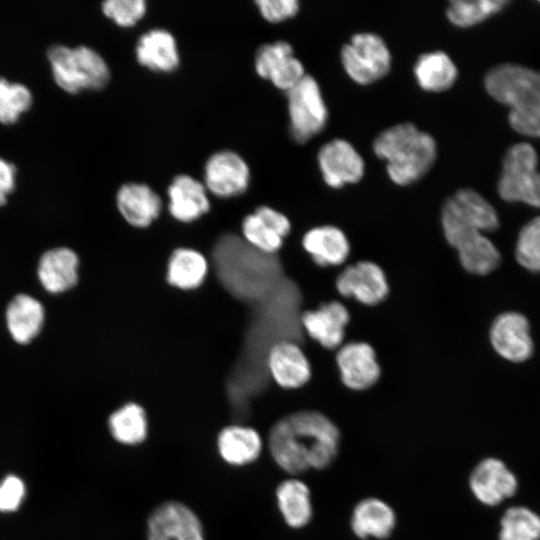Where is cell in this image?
Returning <instances> with one entry per match:
<instances>
[{
    "label": "cell",
    "mask_w": 540,
    "mask_h": 540,
    "mask_svg": "<svg viewBox=\"0 0 540 540\" xmlns=\"http://www.w3.org/2000/svg\"><path fill=\"white\" fill-rule=\"evenodd\" d=\"M484 85L491 97L510 108L508 121L513 130L540 138V71L501 64L486 73Z\"/></svg>",
    "instance_id": "2"
},
{
    "label": "cell",
    "mask_w": 540,
    "mask_h": 540,
    "mask_svg": "<svg viewBox=\"0 0 540 540\" xmlns=\"http://www.w3.org/2000/svg\"><path fill=\"white\" fill-rule=\"evenodd\" d=\"M112 437L128 446L145 441L148 434V420L145 409L136 402H127L116 409L108 419Z\"/></svg>",
    "instance_id": "30"
},
{
    "label": "cell",
    "mask_w": 540,
    "mask_h": 540,
    "mask_svg": "<svg viewBox=\"0 0 540 540\" xmlns=\"http://www.w3.org/2000/svg\"><path fill=\"white\" fill-rule=\"evenodd\" d=\"M137 62L152 72L171 73L180 64V54L174 35L163 28L143 33L135 46Z\"/></svg>",
    "instance_id": "20"
},
{
    "label": "cell",
    "mask_w": 540,
    "mask_h": 540,
    "mask_svg": "<svg viewBox=\"0 0 540 540\" xmlns=\"http://www.w3.org/2000/svg\"><path fill=\"white\" fill-rule=\"evenodd\" d=\"M340 432L326 415L297 411L278 420L270 429L268 448L275 463L296 475L324 469L337 456Z\"/></svg>",
    "instance_id": "1"
},
{
    "label": "cell",
    "mask_w": 540,
    "mask_h": 540,
    "mask_svg": "<svg viewBox=\"0 0 540 540\" xmlns=\"http://www.w3.org/2000/svg\"><path fill=\"white\" fill-rule=\"evenodd\" d=\"M6 325L13 340L30 343L41 332L45 311L42 303L28 294H17L6 308Z\"/></svg>",
    "instance_id": "23"
},
{
    "label": "cell",
    "mask_w": 540,
    "mask_h": 540,
    "mask_svg": "<svg viewBox=\"0 0 540 540\" xmlns=\"http://www.w3.org/2000/svg\"><path fill=\"white\" fill-rule=\"evenodd\" d=\"M32 103V92L27 86L0 77V123L15 124Z\"/></svg>",
    "instance_id": "34"
},
{
    "label": "cell",
    "mask_w": 540,
    "mask_h": 540,
    "mask_svg": "<svg viewBox=\"0 0 540 540\" xmlns=\"http://www.w3.org/2000/svg\"><path fill=\"white\" fill-rule=\"evenodd\" d=\"M457 67L448 54L434 51L422 54L414 65L418 85L428 92L449 89L457 79Z\"/></svg>",
    "instance_id": "28"
},
{
    "label": "cell",
    "mask_w": 540,
    "mask_h": 540,
    "mask_svg": "<svg viewBox=\"0 0 540 540\" xmlns=\"http://www.w3.org/2000/svg\"><path fill=\"white\" fill-rule=\"evenodd\" d=\"M395 525L394 510L381 499L365 498L353 509L351 528L361 539H385L391 535Z\"/></svg>",
    "instance_id": "25"
},
{
    "label": "cell",
    "mask_w": 540,
    "mask_h": 540,
    "mask_svg": "<svg viewBox=\"0 0 540 540\" xmlns=\"http://www.w3.org/2000/svg\"><path fill=\"white\" fill-rule=\"evenodd\" d=\"M497 189L507 202L540 208V165L530 144L517 143L506 151Z\"/></svg>",
    "instance_id": "5"
},
{
    "label": "cell",
    "mask_w": 540,
    "mask_h": 540,
    "mask_svg": "<svg viewBox=\"0 0 540 540\" xmlns=\"http://www.w3.org/2000/svg\"><path fill=\"white\" fill-rule=\"evenodd\" d=\"M47 58L55 83L69 94L98 91L110 81L107 62L88 46L71 48L55 44L49 47Z\"/></svg>",
    "instance_id": "4"
},
{
    "label": "cell",
    "mask_w": 540,
    "mask_h": 540,
    "mask_svg": "<svg viewBox=\"0 0 540 540\" xmlns=\"http://www.w3.org/2000/svg\"><path fill=\"white\" fill-rule=\"evenodd\" d=\"M167 195L169 213L181 223L196 221L210 210L205 185L191 175L175 176L168 186Z\"/></svg>",
    "instance_id": "19"
},
{
    "label": "cell",
    "mask_w": 540,
    "mask_h": 540,
    "mask_svg": "<svg viewBox=\"0 0 540 540\" xmlns=\"http://www.w3.org/2000/svg\"><path fill=\"white\" fill-rule=\"evenodd\" d=\"M250 178L249 165L232 150L215 152L204 166L203 184L209 193L218 198H231L245 193Z\"/></svg>",
    "instance_id": "9"
},
{
    "label": "cell",
    "mask_w": 540,
    "mask_h": 540,
    "mask_svg": "<svg viewBox=\"0 0 540 540\" xmlns=\"http://www.w3.org/2000/svg\"><path fill=\"white\" fill-rule=\"evenodd\" d=\"M451 199L460 213L481 232H492L499 227V218L494 207L472 189L458 190Z\"/></svg>",
    "instance_id": "31"
},
{
    "label": "cell",
    "mask_w": 540,
    "mask_h": 540,
    "mask_svg": "<svg viewBox=\"0 0 540 540\" xmlns=\"http://www.w3.org/2000/svg\"><path fill=\"white\" fill-rule=\"evenodd\" d=\"M455 249L461 266L471 274L487 275L501 262L500 252L484 233L469 236Z\"/></svg>",
    "instance_id": "29"
},
{
    "label": "cell",
    "mask_w": 540,
    "mask_h": 540,
    "mask_svg": "<svg viewBox=\"0 0 540 540\" xmlns=\"http://www.w3.org/2000/svg\"><path fill=\"white\" fill-rule=\"evenodd\" d=\"M209 271L207 258L198 250L179 247L172 251L167 262L166 281L180 290L200 287Z\"/></svg>",
    "instance_id": "26"
},
{
    "label": "cell",
    "mask_w": 540,
    "mask_h": 540,
    "mask_svg": "<svg viewBox=\"0 0 540 540\" xmlns=\"http://www.w3.org/2000/svg\"><path fill=\"white\" fill-rule=\"evenodd\" d=\"M318 164L325 183L334 189L358 182L365 170L361 155L344 139L323 145L318 152Z\"/></svg>",
    "instance_id": "14"
},
{
    "label": "cell",
    "mask_w": 540,
    "mask_h": 540,
    "mask_svg": "<svg viewBox=\"0 0 540 540\" xmlns=\"http://www.w3.org/2000/svg\"><path fill=\"white\" fill-rule=\"evenodd\" d=\"M276 500L285 523L291 528H303L313 515L309 487L301 480L290 478L276 489Z\"/></svg>",
    "instance_id": "27"
},
{
    "label": "cell",
    "mask_w": 540,
    "mask_h": 540,
    "mask_svg": "<svg viewBox=\"0 0 540 540\" xmlns=\"http://www.w3.org/2000/svg\"><path fill=\"white\" fill-rule=\"evenodd\" d=\"M373 150L386 161L389 178L401 186L422 178L437 156L433 136L412 123L397 124L381 132L374 140Z\"/></svg>",
    "instance_id": "3"
},
{
    "label": "cell",
    "mask_w": 540,
    "mask_h": 540,
    "mask_svg": "<svg viewBox=\"0 0 540 540\" xmlns=\"http://www.w3.org/2000/svg\"><path fill=\"white\" fill-rule=\"evenodd\" d=\"M287 93L289 131L295 142L303 144L326 126L328 110L317 81L305 75Z\"/></svg>",
    "instance_id": "6"
},
{
    "label": "cell",
    "mask_w": 540,
    "mask_h": 540,
    "mask_svg": "<svg viewBox=\"0 0 540 540\" xmlns=\"http://www.w3.org/2000/svg\"><path fill=\"white\" fill-rule=\"evenodd\" d=\"M335 286L340 295L367 306L383 302L389 294L384 270L368 260L347 266L337 276Z\"/></svg>",
    "instance_id": "10"
},
{
    "label": "cell",
    "mask_w": 540,
    "mask_h": 540,
    "mask_svg": "<svg viewBox=\"0 0 540 540\" xmlns=\"http://www.w3.org/2000/svg\"><path fill=\"white\" fill-rule=\"evenodd\" d=\"M254 68L260 78L269 80L285 92L306 75L303 64L294 56L292 46L280 40L263 44L257 49Z\"/></svg>",
    "instance_id": "11"
},
{
    "label": "cell",
    "mask_w": 540,
    "mask_h": 540,
    "mask_svg": "<svg viewBox=\"0 0 540 540\" xmlns=\"http://www.w3.org/2000/svg\"><path fill=\"white\" fill-rule=\"evenodd\" d=\"M341 382L354 391L374 386L380 378L381 367L374 348L366 342L342 344L336 354Z\"/></svg>",
    "instance_id": "12"
},
{
    "label": "cell",
    "mask_w": 540,
    "mask_h": 540,
    "mask_svg": "<svg viewBox=\"0 0 540 540\" xmlns=\"http://www.w3.org/2000/svg\"><path fill=\"white\" fill-rule=\"evenodd\" d=\"M25 494L26 487L22 479L16 475H7L0 482V511H16L22 504Z\"/></svg>",
    "instance_id": "39"
},
{
    "label": "cell",
    "mask_w": 540,
    "mask_h": 540,
    "mask_svg": "<svg viewBox=\"0 0 540 540\" xmlns=\"http://www.w3.org/2000/svg\"><path fill=\"white\" fill-rule=\"evenodd\" d=\"M341 62L348 76L360 85L383 78L391 68L392 57L385 41L377 34H355L341 50Z\"/></svg>",
    "instance_id": "7"
},
{
    "label": "cell",
    "mask_w": 540,
    "mask_h": 540,
    "mask_svg": "<svg viewBox=\"0 0 540 540\" xmlns=\"http://www.w3.org/2000/svg\"><path fill=\"white\" fill-rule=\"evenodd\" d=\"M469 486L479 502L495 506L516 493L518 482L503 461L489 457L475 466L469 478Z\"/></svg>",
    "instance_id": "15"
},
{
    "label": "cell",
    "mask_w": 540,
    "mask_h": 540,
    "mask_svg": "<svg viewBox=\"0 0 540 540\" xmlns=\"http://www.w3.org/2000/svg\"><path fill=\"white\" fill-rule=\"evenodd\" d=\"M116 206L123 219L134 228L149 227L161 214V197L145 183L123 184L116 194Z\"/></svg>",
    "instance_id": "18"
},
{
    "label": "cell",
    "mask_w": 540,
    "mask_h": 540,
    "mask_svg": "<svg viewBox=\"0 0 540 540\" xmlns=\"http://www.w3.org/2000/svg\"><path fill=\"white\" fill-rule=\"evenodd\" d=\"M254 213L271 224L283 238L290 233V220L280 211L267 205H261L254 210Z\"/></svg>",
    "instance_id": "40"
},
{
    "label": "cell",
    "mask_w": 540,
    "mask_h": 540,
    "mask_svg": "<svg viewBox=\"0 0 540 540\" xmlns=\"http://www.w3.org/2000/svg\"><path fill=\"white\" fill-rule=\"evenodd\" d=\"M16 167L12 163L0 158V206L7 203L9 194L15 189Z\"/></svg>",
    "instance_id": "41"
},
{
    "label": "cell",
    "mask_w": 540,
    "mask_h": 540,
    "mask_svg": "<svg viewBox=\"0 0 540 540\" xmlns=\"http://www.w3.org/2000/svg\"><path fill=\"white\" fill-rule=\"evenodd\" d=\"M146 540H205L199 517L187 505L166 501L150 513Z\"/></svg>",
    "instance_id": "8"
},
{
    "label": "cell",
    "mask_w": 540,
    "mask_h": 540,
    "mask_svg": "<svg viewBox=\"0 0 540 540\" xmlns=\"http://www.w3.org/2000/svg\"><path fill=\"white\" fill-rule=\"evenodd\" d=\"M489 337L494 350L508 361L523 362L533 354L530 324L521 313L509 311L498 315L490 327Z\"/></svg>",
    "instance_id": "13"
},
{
    "label": "cell",
    "mask_w": 540,
    "mask_h": 540,
    "mask_svg": "<svg viewBox=\"0 0 540 540\" xmlns=\"http://www.w3.org/2000/svg\"><path fill=\"white\" fill-rule=\"evenodd\" d=\"M499 540H540V517L522 506L507 509L500 520Z\"/></svg>",
    "instance_id": "33"
},
{
    "label": "cell",
    "mask_w": 540,
    "mask_h": 540,
    "mask_svg": "<svg viewBox=\"0 0 540 540\" xmlns=\"http://www.w3.org/2000/svg\"><path fill=\"white\" fill-rule=\"evenodd\" d=\"M241 231L245 241L261 253L274 254L283 245L284 238L277 230L254 212L244 217Z\"/></svg>",
    "instance_id": "35"
},
{
    "label": "cell",
    "mask_w": 540,
    "mask_h": 540,
    "mask_svg": "<svg viewBox=\"0 0 540 540\" xmlns=\"http://www.w3.org/2000/svg\"><path fill=\"white\" fill-rule=\"evenodd\" d=\"M302 246L320 267L343 264L351 249L346 234L333 225L317 226L308 230L302 238Z\"/></svg>",
    "instance_id": "22"
},
{
    "label": "cell",
    "mask_w": 540,
    "mask_h": 540,
    "mask_svg": "<svg viewBox=\"0 0 540 540\" xmlns=\"http://www.w3.org/2000/svg\"><path fill=\"white\" fill-rule=\"evenodd\" d=\"M515 257L525 269L540 272V216L530 220L520 230Z\"/></svg>",
    "instance_id": "36"
},
{
    "label": "cell",
    "mask_w": 540,
    "mask_h": 540,
    "mask_svg": "<svg viewBox=\"0 0 540 540\" xmlns=\"http://www.w3.org/2000/svg\"><path fill=\"white\" fill-rule=\"evenodd\" d=\"M260 15L269 23H280L294 17L299 11L297 0H257Z\"/></svg>",
    "instance_id": "38"
},
{
    "label": "cell",
    "mask_w": 540,
    "mask_h": 540,
    "mask_svg": "<svg viewBox=\"0 0 540 540\" xmlns=\"http://www.w3.org/2000/svg\"><path fill=\"white\" fill-rule=\"evenodd\" d=\"M101 10L117 26L130 28L144 18L147 3L145 0H107L102 3Z\"/></svg>",
    "instance_id": "37"
},
{
    "label": "cell",
    "mask_w": 540,
    "mask_h": 540,
    "mask_svg": "<svg viewBox=\"0 0 540 540\" xmlns=\"http://www.w3.org/2000/svg\"><path fill=\"white\" fill-rule=\"evenodd\" d=\"M78 255L70 248L57 247L44 252L37 275L43 288L52 294L66 292L78 283Z\"/></svg>",
    "instance_id": "21"
},
{
    "label": "cell",
    "mask_w": 540,
    "mask_h": 540,
    "mask_svg": "<svg viewBox=\"0 0 540 540\" xmlns=\"http://www.w3.org/2000/svg\"><path fill=\"white\" fill-rule=\"evenodd\" d=\"M350 321L348 309L339 301L322 303L314 310L301 316V324L306 333L326 349H338L344 340L345 330Z\"/></svg>",
    "instance_id": "17"
},
{
    "label": "cell",
    "mask_w": 540,
    "mask_h": 540,
    "mask_svg": "<svg viewBox=\"0 0 540 540\" xmlns=\"http://www.w3.org/2000/svg\"><path fill=\"white\" fill-rule=\"evenodd\" d=\"M217 449L226 463L243 466L257 460L262 450V439L252 427L231 424L219 432Z\"/></svg>",
    "instance_id": "24"
},
{
    "label": "cell",
    "mask_w": 540,
    "mask_h": 540,
    "mask_svg": "<svg viewBox=\"0 0 540 540\" xmlns=\"http://www.w3.org/2000/svg\"><path fill=\"white\" fill-rule=\"evenodd\" d=\"M266 364L274 382L283 389H298L307 384L312 376L309 359L293 341L274 343L267 352Z\"/></svg>",
    "instance_id": "16"
},
{
    "label": "cell",
    "mask_w": 540,
    "mask_h": 540,
    "mask_svg": "<svg viewBox=\"0 0 540 540\" xmlns=\"http://www.w3.org/2000/svg\"><path fill=\"white\" fill-rule=\"evenodd\" d=\"M508 3L505 0H454L449 3L446 15L453 25L467 28L497 14Z\"/></svg>",
    "instance_id": "32"
}]
</instances>
